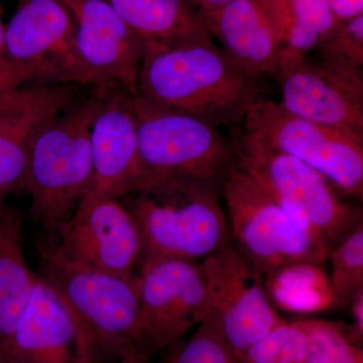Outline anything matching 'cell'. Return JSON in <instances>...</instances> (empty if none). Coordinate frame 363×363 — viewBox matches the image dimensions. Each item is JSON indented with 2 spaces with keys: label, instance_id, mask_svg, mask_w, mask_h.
<instances>
[{
  "label": "cell",
  "instance_id": "cell-1",
  "mask_svg": "<svg viewBox=\"0 0 363 363\" xmlns=\"http://www.w3.org/2000/svg\"><path fill=\"white\" fill-rule=\"evenodd\" d=\"M136 87L142 104L217 128L243 121L259 95V79L236 68L214 40L145 48Z\"/></svg>",
  "mask_w": 363,
  "mask_h": 363
},
{
  "label": "cell",
  "instance_id": "cell-2",
  "mask_svg": "<svg viewBox=\"0 0 363 363\" xmlns=\"http://www.w3.org/2000/svg\"><path fill=\"white\" fill-rule=\"evenodd\" d=\"M111 87L91 86L77 104L38 124L28 138L25 190L33 221L50 240H57L89 188L91 126Z\"/></svg>",
  "mask_w": 363,
  "mask_h": 363
},
{
  "label": "cell",
  "instance_id": "cell-3",
  "mask_svg": "<svg viewBox=\"0 0 363 363\" xmlns=\"http://www.w3.org/2000/svg\"><path fill=\"white\" fill-rule=\"evenodd\" d=\"M133 107L149 190L197 187L222 195L235 166L233 140L200 119L152 108L135 97Z\"/></svg>",
  "mask_w": 363,
  "mask_h": 363
},
{
  "label": "cell",
  "instance_id": "cell-4",
  "mask_svg": "<svg viewBox=\"0 0 363 363\" xmlns=\"http://www.w3.org/2000/svg\"><path fill=\"white\" fill-rule=\"evenodd\" d=\"M131 195L125 207L142 243L138 267L160 259L201 262L230 240L222 195L216 191L162 188Z\"/></svg>",
  "mask_w": 363,
  "mask_h": 363
},
{
  "label": "cell",
  "instance_id": "cell-5",
  "mask_svg": "<svg viewBox=\"0 0 363 363\" xmlns=\"http://www.w3.org/2000/svg\"><path fill=\"white\" fill-rule=\"evenodd\" d=\"M43 279L85 335L93 363L119 362L140 338V279L66 264L45 252Z\"/></svg>",
  "mask_w": 363,
  "mask_h": 363
},
{
  "label": "cell",
  "instance_id": "cell-6",
  "mask_svg": "<svg viewBox=\"0 0 363 363\" xmlns=\"http://www.w3.org/2000/svg\"><path fill=\"white\" fill-rule=\"evenodd\" d=\"M235 247L266 277L288 264L324 266V241L281 206L255 179L234 166L222 189Z\"/></svg>",
  "mask_w": 363,
  "mask_h": 363
},
{
  "label": "cell",
  "instance_id": "cell-7",
  "mask_svg": "<svg viewBox=\"0 0 363 363\" xmlns=\"http://www.w3.org/2000/svg\"><path fill=\"white\" fill-rule=\"evenodd\" d=\"M235 164L324 241L329 252L362 223V212L342 201L316 169L289 155L236 136Z\"/></svg>",
  "mask_w": 363,
  "mask_h": 363
},
{
  "label": "cell",
  "instance_id": "cell-8",
  "mask_svg": "<svg viewBox=\"0 0 363 363\" xmlns=\"http://www.w3.org/2000/svg\"><path fill=\"white\" fill-rule=\"evenodd\" d=\"M238 136L296 157L323 174L340 192L362 198L363 136L295 116L260 95Z\"/></svg>",
  "mask_w": 363,
  "mask_h": 363
},
{
  "label": "cell",
  "instance_id": "cell-9",
  "mask_svg": "<svg viewBox=\"0 0 363 363\" xmlns=\"http://www.w3.org/2000/svg\"><path fill=\"white\" fill-rule=\"evenodd\" d=\"M208 296L204 320L213 325L238 360L283 319L267 296L264 278L233 240L201 260Z\"/></svg>",
  "mask_w": 363,
  "mask_h": 363
},
{
  "label": "cell",
  "instance_id": "cell-10",
  "mask_svg": "<svg viewBox=\"0 0 363 363\" xmlns=\"http://www.w3.org/2000/svg\"><path fill=\"white\" fill-rule=\"evenodd\" d=\"M140 338L147 357L171 350L208 314L201 262L160 259L140 264Z\"/></svg>",
  "mask_w": 363,
  "mask_h": 363
},
{
  "label": "cell",
  "instance_id": "cell-11",
  "mask_svg": "<svg viewBox=\"0 0 363 363\" xmlns=\"http://www.w3.org/2000/svg\"><path fill=\"white\" fill-rule=\"evenodd\" d=\"M57 241L47 252L55 259L119 278H135L142 243L133 216L118 200L79 203Z\"/></svg>",
  "mask_w": 363,
  "mask_h": 363
},
{
  "label": "cell",
  "instance_id": "cell-12",
  "mask_svg": "<svg viewBox=\"0 0 363 363\" xmlns=\"http://www.w3.org/2000/svg\"><path fill=\"white\" fill-rule=\"evenodd\" d=\"M76 26L80 83L121 86L133 97L145 44L106 0H62Z\"/></svg>",
  "mask_w": 363,
  "mask_h": 363
},
{
  "label": "cell",
  "instance_id": "cell-13",
  "mask_svg": "<svg viewBox=\"0 0 363 363\" xmlns=\"http://www.w3.org/2000/svg\"><path fill=\"white\" fill-rule=\"evenodd\" d=\"M92 177L80 203L118 200L149 190L150 179L138 150L133 97L111 86L91 126Z\"/></svg>",
  "mask_w": 363,
  "mask_h": 363
},
{
  "label": "cell",
  "instance_id": "cell-14",
  "mask_svg": "<svg viewBox=\"0 0 363 363\" xmlns=\"http://www.w3.org/2000/svg\"><path fill=\"white\" fill-rule=\"evenodd\" d=\"M281 106L314 123L363 136V74L307 58L279 62Z\"/></svg>",
  "mask_w": 363,
  "mask_h": 363
},
{
  "label": "cell",
  "instance_id": "cell-15",
  "mask_svg": "<svg viewBox=\"0 0 363 363\" xmlns=\"http://www.w3.org/2000/svg\"><path fill=\"white\" fill-rule=\"evenodd\" d=\"M75 33V21L62 0H18L6 25V57L54 67L59 84L81 85Z\"/></svg>",
  "mask_w": 363,
  "mask_h": 363
},
{
  "label": "cell",
  "instance_id": "cell-16",
  "mask_svg": "<svg viewBox=\"0 0 363 363\" xmlns=\"http://www.w3.org/2000/svg\"><path fill=\"white\" fill-rule=\"evenodd\" d=\"M14 357L16 363H93L75 318L42 277L18 322Z\"/></svg>",
  "mask_w": 363,
  "mask_h": 363
},
{
  "label": "cell",
  "instance_id": "cell-17",
  "mask_svg": "<svg viewBox=\"0 0 363 363\" xmlns=\"http://www.w3.org/2000/svg\"><path fill=\"white\" fill-rule=\"evenodd\" d=\"M205 23L236 68L257 79L274 75L281 44L262 0H230Z\"/></svg>",
  "mask_w": 363,
  "mask_h": 363
},
{
  "label": "cell",
  "instance_id": "cell-18",
  "mask_svg": "<svg viewBox=\"0 0 363 363\" xmlns=\"http://www.w3.org/2000/svg\"><path fill=\"white\" fill-rule=\"evenodd\" d=\"M37 276L23 252V217L0 211V363H16L14 337Z\"/></svg>",
  "mask_w": 363,
  "mask_h": 363
},
{
  "label": "cell",
  "instance_id": "cell-19",
  "mask_svg": "<svg viewBox=\"0 0 363 363\" xmlns=\"http://www.w3.org/2000/svg\"><path fill=\"white\" fill-rule=\"evenodd\" d=\"M145 48L212 42L202 16L186 0H106Z\"/></svg>",
  "mask_w": 363,
  "mask_h": 363
},
{
  "label": "cell",
  "instance_id": "cell-20",
  "mask_svg": "<svg viewBox=\"0 0 363 363\" xmlns=\"http://www.w3.org/2000/svg\"><path fill=\"white\" fill-rule=\"evenodd\" d=\"M81 87L76 83H66L43 104L0 121V211L6 207L9 195L26 189L28 143L33 128L77 104L84 96Z\"/></svg>",
  "mask_w": 363,
  "mask_h": 363
},
{
  "label": "cell",
  "instance_id": "cell-21",
  "mask_svg": "<svg viewBox=\"0 0 363 363\" xmlns=\"http://www.w3.org/2000/svg\"><path fill=\"white\" fill-rule=\"evenodd\" d=\"M281 44L279 63L304 59L337 21L325 0H262Z\"/></svg>",
  "mask_w": 363,
  "mask_h": 363
},
{
  "label": "cell",
  "instance_id": "cell-22",
  "mask_svg": "<svg viewBox=\"0 0 363 363\" xmlns=\"http://www.w3.org/2000/svg\"><path fill=\"white\" fill-rule=\"evenodd\" d=\"M264 286L274 309L315 313L336 308L330 279L319 264H288L267 274Z\"/></svg>",
  "mask_w": 363,
  "mask_h": 363
},
{
  "label": "cell",
  "instance_id": "cell-23",
  "mask_svg": "<svg viewBox=\"0 0 363 363\" xmlns=\"http://www.w3.org/2000/svg\"><path fill=\"white\" fill-rule=\"evenodd\" d=\"M327 260L331 264L329 279L335 307L350 305L353 298L363 293L362 223L332 248Z\"/></svg>",
  "mask_w": 363,
  "mask_h": 363
},
{
  "label": "cell",
  "instance_id": "cell-24",
  "mask_svg": "<svg viewBox=\"0 0 363 363\" xmlns=\"http://www.w3.org/2000/svg\"><path fill=\"white\" fill-rule=\"evenodd\" d=\"M308 337L307 363H363V352L342 324L310 318L298 320Z\"/></svg>",
  "mask_w": 363,
  "mask_h": 363
},
{
  "label": "cell",
  "instance_id": "cell-25",
  "mask_svg": "<svg viewBox=\"0 0 363 363\" xmlns=\"http://www.w3.org/2000/svg\"><path fill=\"white\" fill-rule=\"evenodd\" d=\"M308 337L298 321L284 322L243 354L240 363H307Z\"/></svg>",
  "mask_w": 363,
  "mask_h": 363
},
{
  "label": "cell",
  "instance_id": "cell-26",
  "mask_svg": "<svg viewBox=\"0 0 363 363\" xmlns=\"http://www.w3.org/2000/svg\"><path fill=\"white\" fill-rule=\"evenodd\" d=\"M316 49L322 61L362 71L363 14L352 20L337 21Z\"/></svg>",
  "mask_w": 363,
  "mask_h": 363
},
{
  "label": "cell",
  "instance_id": "cell-27",
  "mask_svg": "<svg viewBox=\"0 0 363 363\" xmlns=\"http://www.w3.org/2000/svg\"><path fill=\"white\" fill-rule=\"evenodd\" d=\"M168 363H240L213 325L203 320L185 342L169 350Z\"/></svg>",
  "mask_w": 363,
  "mask_h": 363
},
{
  "label": "cell",
  "instance_id": "cell-28",
  "mask_svg": "<svg viewBox=\"0 0 363 363\" xmlns=\"http://www.w3.org/2000/svg\"><path fill=\"white\" fill-rule=\"evenodd\" d=\"M61 86L0 91V121L43 104L56 95Z\"/></svg>",
  "mask_w": 363,
  "mask_h": 363
},
{
  "label": "cell",
  "instance_id": "cell-29",
  "mask_svg": "<svg viewBox=\"0 0 363 363\" xmlns=\"http://www.w3.org/2000/svg\"><path fill=\"white\" fill-rule=\"evenodd\" d=\"M35 79H50L58 82V72L45 64L16 63L6 57L0 60V91L16 89Z\"/></svg>",
  "mask_w": 363,
  "mask_h": 363
},
{
  "label": "cell",
  "instance_id": "cell-30",
  "mask_svg": "<svg viewBox=\"0 0 363 363\" xmlns=\"http://www.w3.org/2000/svg\"><path fill=\"white\" fill-rule=\"evenodd\" d=\"M337 21H346L363 14V0H325Z\"/></svg>",
  "mask_w": 363,
  "mask_h": 363
},
{
  "label": "cell",
  "instance_id": "cell-31",
  "mask_svg": "<svg viewBox=\"0 0 363 363\" xmlns=\"http://www.w3.org/2000/svg\"><path fill=\"white\" fill-rule=\"evenodd\" d=\"M186 1L202 16L205 21V18L216 13L230 0H186Z\"/></svg>",
  "mask_w": 363,
  "mask_h": 363
},
{
  "label": "cell",
  "instance_id": "cell-32",
  "mask_svg": "<svg viewBox=\"0 0 363 363\" xmlns=\"http://www.w3.org/2000/svg\"><path fill=\"white\" fill-rule=\"evenodd\" d=\"M351 313L354 319V327L357 337H362L363 334V293H360L350 303Z\"/></svg>",
  "mask_w": 363,
  "mask_h": 363
},
{
  "label": "cell",
  "instance_id": "cell-33",
  "mask_svg": "<svg viewBox=\"0 0 363 363\" xmlns=\"http://www.w3.org/2000/svg\"><path fill=\"white\" fill-rule=\"evenodd\" d=\"M152 358L147 357L143 351L138 347H133L128 351L121 360L119 363H152Z\"/></svg>",
  "mask_w": 363,
  "mask_h": 363
},
{
  "label": "cell",
  "instance_id": "cell-34",
  "mask_svg": "<svg viewBox=\"0 0 363 363\" xmlns=\"http://www.w3.org/2000/svg\"><path fill=\"white\" fill-rule=\"evenodd\" d=\"M6 58V25L2 21V6L0 4V60Z\"/></svg>",
  "mask_w": 363,
  "mask_h": 363
},
{
  "label": "cell",
  "instance_id": "cell-35",
  "mask_svg": "<svg viewBox=\"0 0 363 363\" xmlns=\"http://www.w3.org/2000/svg\"><path fill=\"white\" fill-rule=\"evenodd\" d=\"M117 363H119V362H117Z\"/></svg>",
  "mask_w": 363,
  "mask_h": 363
}]
</instances>
